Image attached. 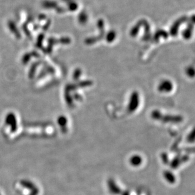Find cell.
<instances>
[{
  "mask_svg": "<svg viewBox=\"0 0 195 195\" xmlns=\"http://www.w3.org/2000/svg\"><path fill=\"white\" fill-rule=\"evenodd\" d=\"M139 104V96L137 92H134L130 99L128 109L130 112H133L136 110Z\"/></svg>",
  "mask_w": 195,
  "mask_h": 195,
  "instance_id": "7a4b0ae2",
  "label": "cell"
},
{
  "mask_svg": "<svg viewBox=\"0 0 195 195\" xmlns=\"http://www.w3.org/2000/svg\"><path fill=\"white\" fill-rule=\"evenodd\" d=\"M173 84L172 82L168 80H164L160 82L158 87V90L162 93H169L173 90Z\"/></svg>",
  "mask_w": 195,
  "mask_h": 195,
  "instance_id": "3957f363",
  "label": "cell"
},
{
  "mask_svg": "<svg viewBox=\"0 0 195 195\" xmlns=\"http://www.w3.org/2000/svg\"><path fill=\"white\" fill-rule=\"evenodd\" d=\"M151 117L154 119L162 121L164 123H178L183 121V118L180 116L164 115L157 110L152 112Z\"/></svg>",
  "mask_w": 195,
  "mask_h": 195,
  "instance_id": "6da1fadb",
  "label": "cell"
},
{
  "mask_svg": "<svg viewBox=\"0 0 195 195\" xmlns=\"http://www.w3.org/2000/svg\"><path fill=\"white\" fill-rule=\"evenodd\" d=\"M186 73H187V74H188L189 77H192L194 76V73H195L194 69L192 68V67H189V68H188L187 69V70H186Z\"/></svg>",
  "mask_w": 195,
  "mask_h": 195,
  "instance_id": "277c9868",
  "label": "cell"
}]
</instances>
